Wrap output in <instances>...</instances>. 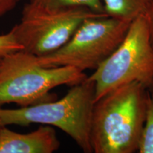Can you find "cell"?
Here are the masks:
<instances>
[{
    "label": "cell",
    "mask_w": 153,
    "mask_h": 153,
    "mask_svg": "<svg viewBox=\"0 0 153 153\" xmlns=\"http://www.w3.org/2000/svg\"><path fill=\"white\" fill-rule=\"evenodd\" d=\"M148 89L131 82L96 101L91 124V144L95 153L137 151L145 119Z\"/></svg>",
    "instance_id": "cell-1"
},
{
    "label": "cell",
    "mask_w": 153,
    "mask_h": 153,
    "mask_svg": "<svg viewBox=\"0 0 153 153\" xmlns=\"http://www.w3.org/2000/svg\"><path fill=\"white\" fill-rule=\"evenodd\" d=\"M94 84L86 79L72 86L62 99L14 109L0 108V127L42 124L58 128L85 153L93 152L91 124L94 106Z\"/></svg>",
    "instance_id": "cell-2"
},
{
    "label": "cell",
    "mask_w": 153,
    "mask_h": 153,
    "mask_svg": "<svg viewBox=\"0 0 153 153\" xmlns=\"http://www.w3.org/2000/svg\"><path fill=\"white\" fill-rule=\"evenodd\" d=\"M83 71L69 66L43 67L36 56L24 50L1 57L0 106L16 104L20 107L53 100L50 91L61 85L73 86L85 81Z\"/></svg>",
    "instance_id": "cell-3"
},
{
    "label": "cell",
    "mask_w": 153,
    "mask_h": 153,
    "mask_svg": "<svg viewBox=\"0 0 153 153\" xmlns=\"http://www.w3.org/2000/svg\"><path fill=\"white\" fill-rule=\"evenodd\" d=\"M87 79L94 84V102L131 82L152 89L153 47L144 15L132 21L122 43Z\"/></svg>",
    "instance_id": "cell-4"
},
{
    "label": "cell",
    "mask_w": 153,
    "mask_h": 153,
    "mask_svg": "<svg viewBox=\"0 0 153 153\" xmlns=\"http://www.w3.org/2000/svg\"><path fill=\"white\" fill-rule=\"evenodd\" d=\"M131 22L108 15L88 18L65 44L48 55L36 56V61L47 68L95 70L122 43Z\"/></svg>",
    "instance_id": "cell-5"
},
{
    "label": "cell",
    "mask_w": 153,
    "mask_h": 153,
    "mask_svg": "<svg viewBox=\"0 0 153 153\" xmlns=\"http://www.w3.org/2000/svg\"><path fill=\"white\" fill-rule=\"evenodd\" d=\"M104 15L85 7L51 9L29 1L11 30L24 51L43 56L65 44L85 19Z\"/></svg>",
    "instance_id": "cell-6"
},
{
    "label": "cell",
    "mask_w": 153,
    "mask_h": 153,
    "mask_svg": "<svg viewBox=\"0 0 153 153\" xmlns=\"http://www.w3.org/2000/svg\"><path fill=\"white\" fill-rule=\"evenodd\" d=\"M60 146L52 126H41L27 133L13 131L7 126L0 127V153H53Z\"/></svg>",
    "instance_id": "cell-7"
},
{
    "label": "cell",
    "mask_w": 153,
    "mask_h": 153,
    "mask_svg": "<svg viewBox=\"0 0 153 153\" xmlns=\"http://www.w3.org/2000/svg\"><path fill=\"white\" fill-rule=\"evenodd\" d=\"M105 12L114 18L133 21L145 15L153 0H102Z\"/></svg>",
    "instance_id": "cell-8"
},
{
    "label": "cell",
    "mask_w": 153,
    "mask_h": 153,
    "mask_svg": "<svg viewBox=\"0 0 153 153\" xmlns=\"http://www.w3.org/2000/svg\"><path fill=\"white\" fill-rule=\"evenodd\" d=\"M139 153H153V90L148 91L146 111L143 128L140 138Z\"/></svg>",
    "instance_id": "cell-9"
},
{
    "label": "cell",
    "mask_w": 153,
    "mask_h": 153,
    "mask_svg": "<svg viewBox=\"0 0 153 153\" xmlns=\"http://www.w3.org/2000/svg\"><path fill=\"white\" fill-rule=\"evenodd\" d=\"M30 2L51 9L85 7L97 13H106L102 0H30Z\"/></svg>",
    "instance_id": "cell-10"
},
{
    "label": "cell",
    "mask_w": 153,
    "mask_h": 153,
    "mask_svg": "<svg viewBox=\"0 0 153 153\" xmlns=\"http://www.w3.org/2000/svg\"><path fill=\"white\" fill-rule=\"evenodd\" d=\"M23 50L22 47L17 43L12 32L0 35V57Z\"/></svg>",
    "instance_id": "cell-11"
},
{
    "label": "cell",
    "mask_w": 153,
    "mask_h": 153,
    "mask_svg": "<svg viewBox=\"0 0 153 153\" xmlns=\"http://www.w3.org/2000/svg\"><path fill=\"white\" fill-rule=\"evenodd\" d=\"M20 0H0V19L12 11Z\"/></svg>",
    "instance_id": "cell-12"
},
{
    "label": "cell",
    "mask_w": 153,
    "mask_h": 153,
    "mask_svg": "<svg viewBox=\"0 0 153 153\" xmlns=\"http://www.w3.org/2000/svg\"><path fill=\"white\" fill-rule=\"evenodd\" d=\"M144 16L147 20V23H148L150 41L153 47V3L148 9V10L146 11ZM152 90H153V87Z\"/></svg>",
    "instance_id": "cell-13"
},
{
    "label": "cell",
    "mask_w": 153,
    "mask_h": 153,
    "mask_svg": "<svg viewBox=\"0 0 153 153\" xmlns=\"http://www.w3.org/2000/svg\"><path fill=\"white\" fill-rule=\"evenodd\" d=\"M0 62H1V57H0Z\"/></svg>",
    "instance_id": "cell-14"
}]
</instances>
